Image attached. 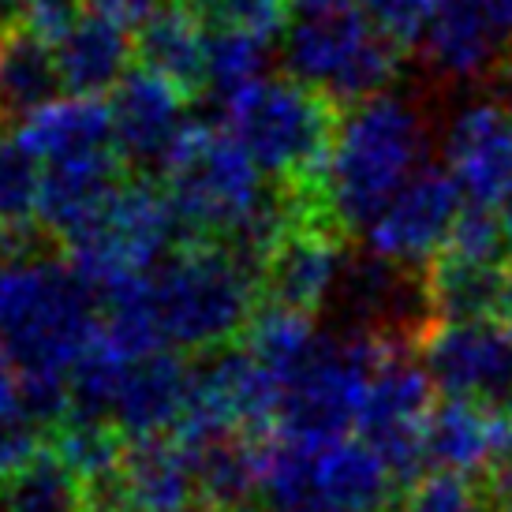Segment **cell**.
<instances>
[{"label":"cell","instance_id":"obj_2","mask_svg":"<svg viewBox=\"0 0 512 512\" xmlns=\"http://www.w3.org/2000/svg\"><path fill=\"white\" fill-rule=\"evenodd\" d=\"M423 165L427 124L412 101L374 94L348 105L318 187L329 221L341 232H363Z\"/></svg>","mask_w":512,"mask_h":512},{"label":"cell","instance_id":"obj_35","mask_svg":"<svg viewBox=\"0 0 512 512\" xmlns=\"http://www.w3.org/2000/svg\"><path fill=\"white\" fill-rule=\"evenodd\" d=\"M83 12V0H19V19L15 23L45 38L49 45H57Z\"/></svg>","mask_w":512,"mask_h":512},{"label":"cell","instance_id":"obj_3","mask_svg":"<svg viewBox=\"0 0 512 512\" xmlns=\"http://www.w3.org/2000/svg\"><path fill=\"white\" fill-rule=\"evenodd\" d=\"M157 326L184 356H206L236 344L262 303V281L228 243L184 240L150 273Z\"/></svg>","mask_w":512,"mask_h":512},{"label":"cell","instance_id":"obj_23","mask_svg":"<svg viewBox=\"0 0 512 512\" xmlns=\"http://www.w3.org/2000/svg\"><path fill=\"white\" fill-rule=\"evenodd\" d=\"M184 445L195 460L199 498L214 512L247 509L262 494V438L240 434V430H221V434L184 441Z\"/></svg>","mask_w":512,"mask_h":512},{"label":"cell","instance_id":"obj_45","mask_svg":"<svg viewBox=\"0 0 512 512\" xmlns=\"http://www.w3.org/2000/svg\"><path fill=\"white\" fill-rule=\"evenodd\" d=\"M385 512H404V509H385Z\"/></svg>","mask_w":512,"mask_h":512},{"label":"cell","instance_id":"obj_26","mask_svg":"<svg viewBox=\"0 0 512 512\" xmlns=\"http://www.w3.org/2000/svg\"><path fill=\"white\" fill-rule=\"evenodd\" d=\"M42 157L12 131H0V240L30 247L42 232Z\"/></svg>","mask_w":512,"mask_h":512},{"label":"cell","instance_id":"obj_37","mask_svg":"<svg viewBox=\"0 0 512 512\" xmlns=\"http://www.w3.org/2000/svg\"><path fill=\"white\" fill-rule=\"evenodd\" d=\"M486 494H490V505L494 501H512V449L505 453V460H501L498 468L486 475Z\"/></svg>","mask_w":512,"mask_h":512},{"label":"cell","instance_id":"obj_18","mask_svg":"<svg viewBox=\"0 0 512 512\" xmlns=\"http://www.w3.org/2000/svg\"><path fill=\"white\" fill-rule=\"evenodd\" d=\"M128 27L131 23L116 15L86 8L72 23V30L53 45L60 86L68 94H94V98L113 90L131 72V57H135V34Z\"/></svg>","mask_w":512,"mask_h":512},{"label":"cell","instance_id":"obj_12","mask_svg":"<svg viewBox=\"0 0 512 512\" xmlns=\"http://www.w3.org/2000/svg\"><path fill=\"white\" fill-rule=\"evenodd\" d=\"M445 169L468 202L501 210L512 202V105L509 101H471L449 124Z\"/></svg>","mask_w":512,"mask_h":512},{"label":"cell","instance_id":"obj_10","mask_svg":"<svg viewBox=\"0 0 512 512\" xmlns=\"http://www.w3.org/2000/svg\"><path fill=\"white\" fill-rule=\"evenodd\" d=\"M419 356L445 397H512V326L505 318L430 322Z\"/></svg>","mask_w":512,"mask_h":512},{"label":"cell","instance_id":"obj_21","mask_svg":"<svg viewBox=\"0 0 512 512\" xmlns=\"http://www.w3.org/2000/svg\"><path fill=\"white\" fill-rule=\"evenodd\" d=\"M120 479L135 512H187L202 501L191 449L176 434L128 441Z\"/></svg>","mask_w":512,"mask_h":512},{"label":"cell","instance_id":"obj_32","mask_svg":"<svg viewBox=\"0 0 512 512\" xmlns=\"http://www.w3.org/2000/svg\"><path fill=\"white\" fill-rule=\"evenodd\" d=\"M490 494L475 486L471 475L456 471H427L404 490V512H486Z\"/></svg>","mask_w":512,"mask_h":512},{"label":"cell","instance_id":"obj_20","mask_svg":"<svg viewBox=\"0 0 512 512\" xmlns=\"http://www.w3.org/2000/svg\"><path fill=\"white\" fill-rule=\"evenodd\" d=\"M15 135L27 143V150L42 157V165L68 161V157L113 150V109L109 101L94 94H64L19 116Z\"/></svg>","mask_w":512,"mask_h":512},{"label":"cell","instance_id":"obj_7","mask_svg":"<svg viewBox=\"0 0 512 512\" xmlns=\"http://www.w3.org/2000/svg\"><path fill=\"white\" fill-rule=\"evenodd\" d=\"M389 344L397 341H382L359 329L326 333L314 356L307 359V367L285 385L273 438L303 449H322L348 438V430L359 423L370 378Z\"/></svg>","mask_w":512,"mask_h":512},{"label":"cell","instance_id":"obj_11","mask_svg":"<svg viewBox=\"0 0 512 512\" xmlns=\"http://www.w3.org/2000/svg\"><path fill=\"white\" fill-rule=\"evenodd\" d=\"M344 236L348 232H341L322 214L299 217L296 225L273 243V251L258 270L262 299L303 314L326 311L337 296L344 266H348Z\"/></svg>","mask_w":512,"mask_h":512},{"label":"cell","instance_id":"obj_30","mask_svg":"<svg viewBox=\"0 0 512 512\" xmlns=\"http://www.w3.org/2000/svg\"><path fill=\"white\" fill-rule=\"evenodd\" d=\"M45 441H49V430L30 415L19 370H15L12 356L0 348V479L23 468Z\"/></svg>","mask_w":512,"mask_h":512},{"label":"cell","instance_id":"obj_8","mask_svg":"<svg viewBox=\"0 0 512 512\" xmlns=\"http://www.w3.org/2000/svg\"><path fill=\"white\" fill-rule=\"evenodd\" d=\"M434 378L415 344H389L374 370L359 412L356 434L370 441L389 468L397 471L404 490L423 479L427 460V423L434 412Z\"/></svg>","mask_w":512,"mask_h":512},{"label":"cell","instance_id":"obj_44","mask_svg":"<svg viewBox=\"0 0 512 512\" xmlns=\"http://www.w3.org/2000/svg\"><path fill=\"white\" fill-rule=\"evenodd\" d=\"M296 512H318V509H296Z\"/></svg>","mask_w":512,"mask_h":512},{"label":"cell","instance_id":"obj_29","mask_svg":"<svg viewBox=\"0 0 512 512\" xmlns=\"http://www.w3.org/2000/svg\"><path fill=\"white\" fill-rule=\"evenodd\" d=\"M270 45L247 30L210 23V53H206V90L217 101L236 98L240 90L266 79L270 68Z\"/></svg>","mask_w":512,"mask_h":512},{"label":"cell","instance_id":"obj_28","mask_svg":"<svg viewBox=\"0 0 512 512\" xmlns=\"http://www.w3.org/2000/svg\"><path fill=\"white\" fill-rule=\"evenodd\" d=\"M322 341V333L314 329V314L292 311L281 303H258L251 322L243 329V348L262 363V367L277 374L281 382H292L299 370L307 367L314 348Z\"/></svg>","mask_w":512,"mask_h":512},{"label":"cell","instance_id":"obj_40","mask_svg":"<svg viewBox=\"0 0 512 512\" xmlns=\"http://www.w3.org/2000/svg\"><path fill=\"white\" fill-rule=\"evenodd\" d=\"M494 512H512V501H494Z\"/></svg>","mask_w":512,"mask_h":512},{"label":"cell","instance_id":"obj_36","mask_svg":"<svg viewBox=\"0 0 512 512\" xmlns=\"http://www.w3.org/2000/svg\"><path fill=\"white\" fill-rule=\"evenodd\" d=\"M83 4L94 8V12L116 15V19H124V23H143L161 0H83Z\"/></svg>","mask_w":512,"mask_h":512},{"label":"cell","instance_id":"obj_39","mask_svg":"<svg viewBox=\"0 0 512 512\" xmlns=\"http://www.w3.org/2000/svg\"><path fill=\"white\" fill-rule=\"evenodd\" d=\"M501 318L512 326V281H509V292H505V307H501Z\"/></svg>","mask_w":512,"mask_h":512},{"label":"cell","instance_id":"obj_9","mask_svg":"<svg viewBox=\"0 0 512 512\" xmlns=\"http://www.w3.org/2000/svg\"><path fill=\"white\" fill-rule=\"evenodd\" d=\"M464 202L453 172L423 165L363 228V247L400 266L427 270L445 251Z\"/></svg>","mask_w":512,"mask_h":512},{"label":"cell","instance_id":"obj_42","mask_svg":"<svg viewBox=\"0 0 512 512\" xmlns=\"http://www.w3.org/2000/svg\"><path fill=\"white\" fill-rule=\"evenodd\" d=\"M187 4H195V8H210L214 0H187Z\"/></svg>","mask_w":512,"mask_h":512},{"label":"cell","instance_id":"obj_46","mask_svg":"<svg viewBox=\"0 0 512 512\" xmlns=\"http://www.w3.org/2000/svg\"><path fill=\"white\" fill-rule=\"evenodd\" d=\"M0 38H4V27H0Z\"/></svg>","mask_w":512,"mask_h":512},{"label":"cell","instance_id":"obj_33","mask_svg":"<svg viewBox=\"0 0 512 512\" xmlns=\"http://www.w3.org/2000/svg\"><path fill=\"white\" fill-rule=\"evenodd\" d=\"M359 4L400 49H415L427 42V30L438 12V0H359Z\"/></svg>","mask_w":512,"mask_h":512},{"label":"cell","instance_id":"obj_24","mask_svg":"<svg viewBox=\"0 0 512 512\" xmlns=\"http://www.w3.org/2000/svg\"><path fill=\"white\" fill-rule=\"evenodd\" d=\"M509 273L501 266L483 262H464L441 251L427 270V303L434 322H471V318H501L505 292H509Z\"/></svg>","mask_w":512,"mask_h":512},{"label":"cell","instance_id":"obj_5","mask_svg":"<svg viewBox=\"0 0 512 512\" xmlns=\"http://www.w3.org/2000/svg\"><path fill=\"white\" fill-rule=\"evenodd\" d=\"M285 68L333 105H356L397 79L400 45L385 38L359 0L303 4L285 30Z\"/></svg>","mask_w":512,"mask_h":512},{"label":"cell","instance_id":"obj_1","mask_svg":"<svg viewBox=\"0 0 512 512\" xmlns=\"http://www.w3.org/2000/svg\"><path fill=\"white\" fill-rule=\"evenodd\" d=\"M101 322V296L68 258L30 247L0 255V348L12 356L30 415L49 434L72 412V367Z\"/></svg>","mask_w":512,"mask_h":512},{"label":"cell","instance_id":"obj_14","mask_svg":"<svg viewBox=\"0 0 512 512\" xmlns=\"http://www.w3.org/2000/svg\"><path fill=\"white\" fill-rule=\"evenodd\" d=\"M423 49L441 75L479 79L512 53V0H438Z\"/></svg>","mask_w":512,"mask_h":512},{"label":"cell","instance_id":"obj_15","mask_svg":"<svg viewBox=\"0 0 512 512\" xmlns=\"http://www.w3.org/2000/svg\"><path fill=\"white\" fill-rule=\"evenodd\" d=\"M512 449V408L483 397H445L427 423L430 468L490 475Z\"/></svg>","mask_w":512,"mask_h":512},{"label":"cell","instance_id":"obj_17","mask_svg":"<svg viewBox=\"0 0 512 512\" xmlns=\"http://www.w3.org/2000/svg\"><path fill=\"white\" fill-rule=\"evenodd\" d=\"M191 370L195 367L184 359V352L172 348L150 352L124 370L113 408V423L124 430V438H154L180 427L191 397Z\"/></svg>","mask_w":512,"mask_h":512},{"label":"cell","instance_id":"obj_19","mask_svg":"<svg viewBox=\"0 0 512 512\" xmlns=\"http://www.w3.org/2000/svg\"><path fill=\"white\" fill-rule=\"evenodd\" d=\"M206 53H210V23L202 8L187 0L157 4L135 30L139 64L184 86L187 94L206 90Z\"/></svg>","mask_w":512,"mask_h":512},{"label":"cell","instance_id":"obj_41","mask_svg":"<svg viewBox=\"0 0 512 512\" xmlns=\"http://www.w3.org/2000/svg\"><path fill=\"white\" fill-rule=\"evenodd\" d=\"M296 8H303V4H333V0H292Z\"/></svg>","mask_w":512,"mask_h":512},{"label":"cell","instance_id":"obj_43","mask_svg":"<svg viewBox=\"0 0 512 512\" xmlns=\"http://www.w3.org/2000/svg\"><path fill=\"white\" fill-rule=\"evenodd\" d=\"M225 512H255V509H251V505H247V509H225Z\"/></svg>","mask_w":512,"mask_h":512},{"label":"cell","instance_id":"obj_4","mask_svg":"<svg viewBox=\"0 0 512 512\" xmlns=\"http://www.w3.org/2000/svg\"><path fill=\"white\" fill-rule=\"evenodd\" d=\"M337 109L341 105L292 75H266L236 98L221 101L225 128L247 146L273 184L285 187H322L341 124Z\"/></svg>","mask_w":512,"mask_h":512},{"label":"cell","instance_id":"obj_34","mask_svg":"<svg viewBox=\"0 0 512 512\" xmlns=\"http://www.w3.org/2000/svg\"><path fill=\"white\" fill-rule=\"evenodd\" d=\"M292 8H296L292 0H214L210 4L214 23L247 30V34L266 38V42H277L285 34L292 23Z\"/></svg>","mask_w":512,"mask_h":512},{"label":"cell","instance_id":"obj_31","mask_svg":"<svg viewBox=\"0 0 512 512\" xmlns=\"http://www.w3.org/2000/svg\"><path fill=\"white\" fill-rule=\"evenodd\" d=\"M445 255L464 258V262H483V266H501L509 258V243H505V221L498 210L479 206V202H464V210L456 217Z\"/></svg>","mask_w":512,"mask_h":512},{"label":"cell","instance_id":"obj_38","mask_svg":"<svg viewBox=\"0 0 512 512\" xmlns=\"http://www.w3.org/2000/svg\"><path fill=\"white\" fill-rule=\"evenodd\" d=\"M501 221H505V243H509V258H512V202L501 206Z\"/></svg>","mask_w":512,"mask_h":512},{"label":"cell","instance_id":"obj_13","mask_svg":"<svg viewBox=\"0 0 512 512\" xmlns=\"http://www.w3.org/2000/svg\"><path fill=\"white\" fill-rule=\"evenodd\" d=\"M187 94L154 68H131L120 83L113 86V135L120 157L135 169H157L165 165L169 150L184 135L187 120Z\"/></svg>","mask_w":512,"mask_h":512},{"label":"cell","instance_id":"obj_22","mask_svg":"<svg viewBox=\"0 0 512 512\" xmlns=\"http://www.w3.org/2000/svg\"><path fill=\"white\" fill-rule=\"evenodd\" d=\"M124 157L120 150H98V154L68 157L45 165L42 184V232L45 236H72L101 202L124 184Z\"/></svg>","mask_w":512,"mask_h":512},{"label":"cell","instance_id":"obj_25","mask_svg":"<svg viewBox=\"0 0 512 512\" xmlns=\"http://www.w3.org/2000/svg\"><path fill=\"white\" fill-rule=\"evenodd\" d=\"M57 90L64 86L53 45L12 23L0 38V120L27 116L30 109L57 98Z\"/></svg>","mask_w":512,"mask_h":512},{"label":"cell","instance_id":"obj_27","mask_svg":"<svg viewBox=\"0 0 512 512\" xmlns=\"http://www.w3.org/2000/svg\"><path fill=\"white\" fill-rule=\"evenodd\" d=\"M0 512H86L83 475L49 441L23 468L0 479Z\"/></svg>","mask_w":512,"mask_h":512},{"label":"cell","instance_id":"obj_6","mask_svg":"<svg viewBox=\"0 0 512 512\" xmlns=\"http://www.w3.org/2000/svg\"><path fill=\"white\" fill-rule=\"evenodd\" d=\"M184 240L169 191L150 180H124L60 243L72 270L101 296L157 270Z\"/></svg>","mask_w":512,"mask_h":512},{"label":"cell","instance_id":"obj_16","mask_svg":"<svg viewBox=\"0 0 512 512\" xmlns=\"http://www.w3.org/2000/svg\"><path fill=\"white\" fill-rule=\"evenodd\" d=\"M404 483L382 453L356 438L311 449L307 464V509L318 512H385L393 509Z\"/></svg>","mask_w":512,"mask_h":512}]
</instances>
